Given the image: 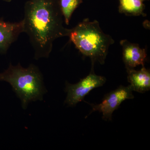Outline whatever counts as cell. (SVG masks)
Segmentation results:
<instances>
[{"label": "cell", "instance_id": "obj_4", "mask_svg": "<svg viewBox=\"0 0 150 150\" xmlns=\"http://www.w3.org/2000/svg\"><path fill=\"white\" fill-rule=\"evenodd\" d=\"M93 66L89 74L81 79L77 83L71 84L67 82L65 91L67 93L65 103L69 106H75L83 100L85 97L93 89L102 86L106 79L94 73Z\"/></svg>", "mask_w": 150, "mask_h": 150}, {"label": "cell", "instance_id": "obj_5", "mask_svg": "<svg viewBox=\"0 0 150 150\" xmlns=\"http://www.w3.org/2000/svg\"><path fill=\"white\" fill-rule=\"evenodd\" d=\"M133 91L130 85L127 86H120L115 90L106 95L99 104L89 103L92 108L91 112H101L104 120L111 121L113 112L118 108L123 101L134 98Z\"/></svg>", "mask_w": 150, "mask_h": 150}, {"label": "cell", "instance_id": "obj_8", "mask_svg": "<svg viewBox=\"0 0 150 150\" xmlns=\"http://www.w3.org/2000/svg\"><path fill=\"white\" fill-rule=\"evenodd\" d=\"M128 80L133 91L144 93L150 89V72L144 66L139 71L126 69Z\"/></svg>", "mask_w": 150, "mask_h": 150}, {"label": "cell", "instance_id": "obj_9", "mask_svg": "<svg viewBox=\"0 0 150 150\" xmlns=\"http://www.w3.org/2000/svg\"><path fill=\"white\" fill-rule=\"evenodd\" d=\"M142 0H119V12L129 16H145V6Z\"/></svg>", "mask_w": 150, "mask_h": 150}, {"label": "cell", "instance_id": "obj_3", "mask_svg": "<svg viewBox=\"0 0 150 150\" xmlns=\"http://www.w3.org/2000/svg\"><path fill=\"white\" fill-rule=\"evenodd\" d=\"M0 81L10 84L21 100L23 109L31 101L42 100L46 89L43 85V76L38 68L33 64L23 68L20 64L8 68L0 74Z\"/></svg>", "mask_w": 150, "mask_h": 150}, {"label": "cell", "instance_id": "obj_7", "mask_svg": "<svg viewBox=\"0 0 150 150\" xmlns=\"http://www.w3.org/2000/svg\"><path fill=\"white\" fill-rule=\"evenodd\" d=\"M123 59L126 69H134L137 66H144L147 54L146 50L140 47L139 44L131 43L127 40H121Z\"/></svg>", "mask_w": 150, "mask_h": 150}, {"label": "cell", "instance_id": "obj_1", "mask_svg": "<svg viewBox=\"0 0 150 150\" xmlns=\"http://www.w3.org/2000/svg\"><path fill=\"white\" fill-rule=\"evenodd\" d=\"M24 32L29 37L34 58H48L57 38L69 36L71 29L64 26L59 0H29L24 6Z\"/></svg>", "mask_w": 150, "mask_h": 150}, {"label": "cell", "instance_id": "obj_11", "mask_svg": "<svg viewBox=\"0 0 150 150\" xmlns=\"http://www.w3.org/2000/svg\"><path fill=\"white\" fill-rule=\"evenodd\" d=\"M2 1L6 2H10L12 0H2Z\"/></svg>", "mask_w": 150, "mask_h": 150}, {"label": "cell", "instance_id": "obj_6", "mask_svg": "<svg viewBox=\"0 0 150 150\" xmlns=\"http://www.w3.org/2000/svg\"><path fill=\"white\" fill-rule=\"evenodd\" d=\"M24 32L23 20L10 22L0 18V54H6L21 33Z\"/></svg>", "mask_w": 150, "mask_h": 150}, {"label": "cell", "instance_id": "obj_12", "mask_svg": "<svg viewBox=\"0 0 150 150\" xmlns=\"http://www.w3.org/2000/svg\"><path fill=\"white\" fill-rule=\"evenodd\" d=\"M142 1H148V0H142Z\"/></svg>", "mask_w": 150, "mask_h": 150}, {"label": "cell", "instance_id": "obj_2", "mask_svg": "<svg viewBox=\"0 0 150 150\" xmlns=\"http://www.w3.org/2000/svg\"><path fill=\"white\" fill-rule=\"evenodd\" d=\"M69 37L83 55L91 59L92 65L96 62L104 64L109 47L114 43L112 38L103 32L98 21L88 18L71 29Z\"/></svg>", "mask_w": 150, "mask_h": 150}, {"label": "cell", "instance_id": "obj_10", "mask_svg": "<svg viewBox=\"0 0 150 150\" xmlns=\"http://www.w3.org/2000/svg\"><path fill=\"white\" fill-rule=\"evenodd\" d=\"M59 2L65 23L69 25L73 13L82 3V0H59Z\"/></svg>", "mask_w": 150, "mask_h": 150}]
</instances>
